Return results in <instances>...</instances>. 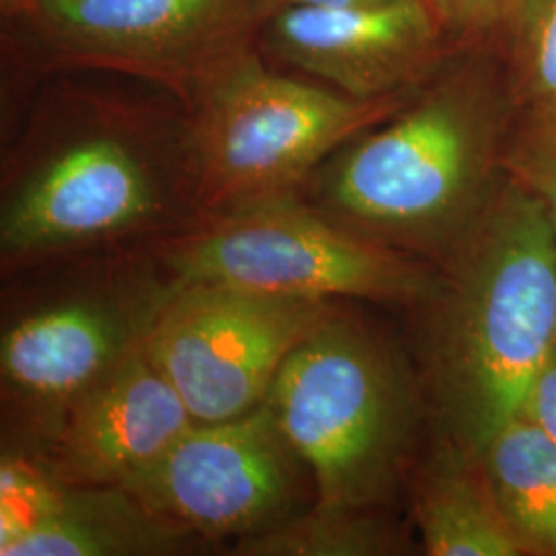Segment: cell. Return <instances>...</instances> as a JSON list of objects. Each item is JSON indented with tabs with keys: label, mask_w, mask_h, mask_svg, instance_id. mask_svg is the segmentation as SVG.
<instances>
[{
	"label": "cell",
	"mask_w": 556,
	"mask_h": 556,
	"mask_svg": "<svg viewBox=\"0 0 556 556\" xmlns=\"http://www.w3.org/2000/svg\"><path fill=\"white\" fill-rule=\"evenodd\" d=\"M517 110L497 43L462 48L396 114L324 161L301 194L441 270L497 197Z\"/></svg>",
	"instance_id": "obj_1"
},
{
	"label": "cell",
	"mask_w": 556,
	"mask_h": 556,
	"mask_svg": "<svg viewBox=\"0 0 556 556\" xmlns=\"http://www.w3.org/2000/svg\"><path fill=\"white\" fill-rule=\"evenodd\" d=\"M197 219L184 112L83 98L40 122L7 169L2 268L139 248Z\"/></svg>",
	"instance_id": "obj_2"
},
{
	"label": "cell",
	"mask_w": 556,
	"mask_h": 556,
	"mask_svg": "<svg viewBox=\"0 0 556 556\" xmlns=\"http://www.w3.org/2000/svg\"><path fill=\"white\" fill-rule=\"evenodd\" d=\"M425 314V379L445 438L480 456L521 415L556 340V236L514 179L443 268Z\"/></svg>",
	"instance_id": "obj_3"
},
{
	"label": "cell",
	"mask_w": 556,
	"mask_h": 556,
	"mask_svg": "<svg viewBox=\"0 0 556 556\" xmlns=\"http://www.w3.org/2000/svg\"><path fill=\"white\" fill-rule=\"evenodd\" d=\"M318 507L378 509L410 464L420 390L404 358L342 307L282 363L264 402Z\"/></svg>",
	"instance_id": "obj_4"
},
{
	"label": "cell",
	"mask_w": 556,
	"mask_h": 556,
	"mask_svg": "<svg viewBox=\"0 0 556 556\" xmlns=\"http://www.w3.org/2000/svg\"><path fill=\"white\" fill-rule=\"evenodd\" d=\"M68 262L59 277L4 307L2 445L38 452L80 394L144 351L179 287L147 245Z\"/></svg>",
	"instance_id": "obj_5"
},
{
	"label": "cell",
	"mask_w": 556,
	"mask_h": 556,
	"mask_svg": "<svg viewBox=\"0 0 556 556\" xmlns=\"http://www.w3.org/2000/svg\"><path fill=\"white\" fill-rule=\"evenodd\" d=\"M147 248L181 287L217 285L420 309L443 285L435 266L346 229L301 190L204 213Z\"/></svg>",
	"instance_id": "obj_6"
},
{
	"label": "cell",
	"mask_w": 556,
	"mask_h": 556,
	"mask_svg": "<svg viewBox=\"0 0 556 556\" xmlns=\"http://www.w3.org/2000/svg\"><path fill=\"white\" fill-rule=\"evenodd\" d=\"M420 87L361 100L275 71L256 48L239 54L181 105L199 217L301 190L344 142L396 114Z\"/></svg>",
	"instance_id": "obj_7"
},
{
	"label": "cell",
	"mask_w": 556,
	"mask_h": 556,
	"mask_svg": "<svg viewBox=\"0 0 556 556\" xmlns=\"http://www.w3.org/2000/svg\"><path fill=\"white\" fill-rule=\"evenodd\" d=\"M273 13V0H31L7 20L40 66L149 80L186 105Z\"/></svg>",
	"instance_id": "obj_8"
},
{
	"label": "cell",
	"mask_w": 556,
	"mask_h": 556,
	"mask_svg": "<svg viewBox=\"0 0 556 556\" xmlns=\"http://www.w3.org/2000/svg\"><path fill=\"white\" fill-rule=\"evenodd\" d=\"M337 309L332 301L179 285L144 353L197 422L227 420L266 402L282 363Z\"/></svg>",
	"instance_id": "obj_9"
},
{
	"label": "cell",
	"mask_w": 556,
	"mask_h": 556,
	"mask_svg": "<svg viewBox=\"0 0 556 556\" xmlns=\"http://www.w3.org/2000/svg\"><path fill=\"white\" fill-rule=\"evenodd\" d=\"M122 486L204 542L236 544L316 503L309 470L266 404L241 417L194 422Z\"/></svg>",
	"instance_id": "obj_10"
},
{
	"label": "cell",
	"mask_w": 556,
	"mask_h": 556,
	"mask_svg": "<svg viewBox=\"0 0 556 556\" xmlns=\"http://www.w3.org/2000/svg\"><path fill=\"white\" fill-rule=\"evenodd\" d=\"M258 43L270 60L361 100L417 89L456 52L427 0L280 7Z\"/></svg>",
	"instance_id": "obj_11"
},
{
	"label": "cell",
	"mask_w": 556,
	"mask_h": 556,
	"mask_svg": "<svg viewBox=\"0 0 556 556\" xmlns=\"http://www.w3.org/2000/svg\"><path fill=\"white\" fill-rule=\"evenodd\" d=\"M197 420L144 351L80 394L38 454L73 486H122Z\"/></svg>",
	"instance_id": "obj_12"
},
{
	"label": "cell",
	"mask_w": 556,
	"mask_h": 556,
	"mask_svg": "<svg viewBox=\"0 0 556 556\" xmlns=\"http://www.w3.org/2000/svg\"><path fill=\"white\" fill-rule=\"evenodd\" d=\"M206 544L124 486H60L50 511L0 556H174Z\"/></svg>",
	"instance_id": "obj_13"
},
{
	"label": "cell",
	"mask_w": 556,
	"mask_h": 556,
	"mask_svg": "<svg viewBox=\"0 0 556 556\" xmlns=\"http://www.w3.org/2000/svg\"><path fill=\"white\" fill-rule=\"evenodd\" d=\"M413 509L429 556H523L477 456L441 435L418 468Z\"/></svg>",
	"instance_id": "obj_14"
},
{
	"label": "cell",
	"mask_w": 556,
	"mask_h": 556,
	"mask_svg": "<svg viewBox=\"0 0 556 556\" xmlns=\"http://www.w3.org/2000/svg\"><path fill=\"white\" fill-rule=\"evenodd\" d=\"M478 459L521 553L556 556L555 441L519 415L486 443Z\"/></svg>",
	"instance_id": "obj_15"
},
{
	"label": "cell",
	"mask_w": 556,
	"mask_h": 556,
	"mask_svg": "<svg viewBox=\"0 0 556 556\" xmlns=\"http://www.w3.org/2000/svg\"><path fill=\"white\" fill-rule=\"evenodd\" d=\"M376 509L312 505L295 517L236 542L239 556H379L402 553V540Z\"/></svg>",
	"instance_id": "obj_16"
},
{
	"label": "cell",
	"mask_w": 556,
	"mask_h": 556,
	"mask_svg": "<svg viewBox=\"0 0 556 556\" xmlns=\"http://www.w3.org/2000/svg\"><path fill=\"white\" fill-rule=\"evenodd\" d=\"M497 46L519 108L556 101V0H521Z\"/></svg>",
	"instance_id": "obj_17"
},
{
	"label": "cell",
	"mask_w": 556,
	"mask_h": 556,
	"mask_svg": "<svg viewBox=\"0 0 556 556\" xmlns=\"http://www.w3.org/2000/svg\"><path fill=\"white\" fill-rule=\"evenodd\" d=\"M503 165L507 178L542 202L556 236V101L517 110Z\"/></svg>",
	"instance_id": "obj_18"
},
{
	"label": "cell",
	"mask_w": 556,
	"mask_h": 556,
	"mask_svg": "<svg viewBox=\"0 0 556 556\" xmlns=\"http://www.w3.org/2000/svg\"><path fill=\"white\" fill-rule=\"evenodd\" d=\"M59 478L34 452L2 445L0 456V555L40 523L59 495Z\"/></svg>",
	"instance_id": "obj_19"
},
{
	"label": "cell",
	"mask_w": 556,
	"mask_h": 556,
	"mask_svg": "<svg viewBox=\"0 0 556 556\" xmlns=\"http://www.w3.org/2000/svg\"><path fill=\"white\" fill-rule=\"evenodd\" d=\"M456 50L497 43L521 0H427Z\"/></svg>",
	"instance_id": "obj_20"
},
{
	"label": "cell",
	"mask_w": 556,
	"mask_h": 556,
	"mask_svg": "<svg viewBox=\"0 0 556 556\" xmlns=\"http://www.w3.org/2000/svg\"><path fill=\"white\" fill-rule=\"evenodd\" d=\"M521 415L556 443V340L530 381Z\"/></svg>",
	"instance_id": "obj_21"
},
{
	"label": "cell",
	"mask_w": 556,
	"mask_h": 556,
	"mask_svg": "<svg viewBox=\"0 0 556 556\" xmlns=\"http://www.w3.org/2000/svg\"><path fill=\"white\" fill-rule=\"evenodd\" d=\"M275 11L280 7H383L408 0H273Z\"/></svg>",
	"instance_id": "obj_22"
},
{
	"label": "cell",
	"mask_w": 556,
	"mask_h": 556,
	"mask_svg": "<svg viewBox=\"0 0 556 556\" xmlns=\"http://www.w3.org/2000/svg\"><path fill=\"white\" fill-rule=\"evenodd\" d=\"M27 2H31V0H2V13H4V17L11 15V13H15V11H20L21 7H25Z\"/></svg>",
	"instance_id": "obj_23"
}]
</instances>
